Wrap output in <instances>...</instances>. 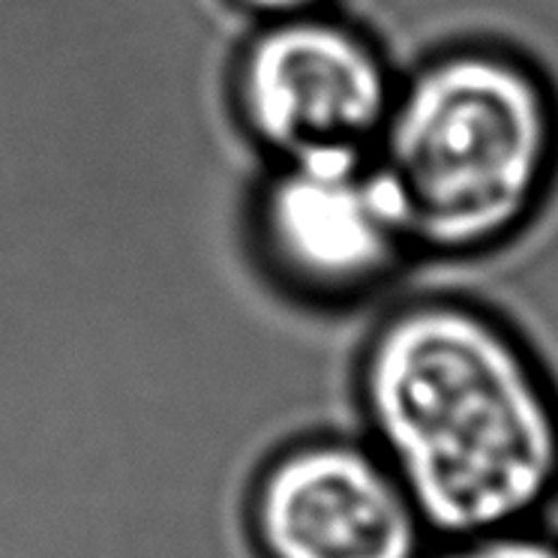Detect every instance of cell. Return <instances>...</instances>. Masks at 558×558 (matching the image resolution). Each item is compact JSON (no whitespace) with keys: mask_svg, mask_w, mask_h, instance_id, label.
<instances>
[{"mask_svg":"<svg viewBox=\"0 0 558 558\" xmlns=\"http://www.w3.org/2000/svg\"><path fill=\"white\" fill-rule=\"evenodd\" d=\"M265 558H424V517L364 436L313 433L267 462L253 493Z\"/></svg>","mask_w":558,"mask_h":558,"instance_id":"5","label":"cell"},{"mask_svg":"<svg viewBox=\"0 0 558 558\" xmlns=\"http://www.w3.org/2000/svg\"><path fill=\"white\" fill-rule=\"evenodd\" d=\"M265 277L313 313H352L417 265L405 207L376 150L270 159L246 210Z\"/></svg>","mask_w":558,"mask_h":558,"instance_id":"3","label":"cell"},{"mask_svg":"<svg viewBox=\"0 0 558 558\" xmlns=\"http://www.w3.org/2000/svg\"><path fill=\"white\" fill-rule=\"evenodd\" d=\"M397 82L400 63L373 27L322 10L258 22L231 70V99L267 159L373 150Z\"/></svg>","mask_w":558,"mask_h":558,"instance_id":"4","label":"cell"},{"mask_svg":"<svg viewBox=\"0 0 558 558\" xmlns=\"http://www.w3.org/2000/svg\"><path fill=\"white\" fill-rule=\"evenodd\" d=\"M352 400L433 537L537 522L558 501V376L489 301L421 292L385 306L357 342Z\"/></svg>","mask_w":558,"mask_h":558,"instance_id":"1","label":"cell"},{"mask_svg":"<svg viewBox=\"0 0 558 558\" xmlns=\"http://www.w3.org/2000/svg\"><path fill=\"white\" fill-rule=\"evenodd\" d=\"M445 544L436 558H558V537L541 532L537 522L469 534Z\"/></svg>","mask_w":558,"mask_h":558,"instance_id":"6","label":"cell"},{"mask_svg":"<svg viewBox=\"0 0 558 558\" xmlns=\"http://www.w3.org/2000/svg\"><path fill=\"white\" fill-rule=\"evenodd\" d=\"M234 3L258 22L286 19V15L322 13V10H340L342 7V0H234Z\"/></svg>","mask_w":558,"mask_h":558,"instance_id":"7","label":"cell"},{"mask_svg":"<svg viewBox=\"0 0 558 558\" xmlns=\"http://www.w3.org/2000/svg\"><path fill=\"white\" fill-rule=\"evenodd\" d=\"M376 157L421 262L505 253L558 193V82L517 43L453 37L400 66Z\"/></svg>","mask_w":558,"mask_h":558,"instance_id":"2","label":"cell"}]
</instances>
